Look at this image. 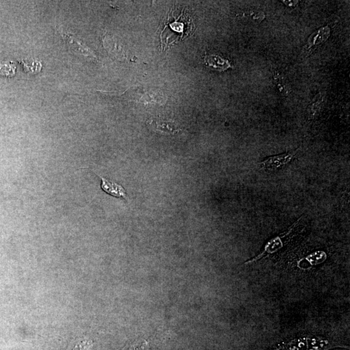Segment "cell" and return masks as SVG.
I'll return each instance as SVG.
<instances>
[{"label":"cell","instance_id":"6da1fadb","mask_svg":"<svg viewBox=\"0 0 350 350\" xmlns=\"http://www.w3.org/2000/svg\"><path fill=\"white\" fill-rule=\"evenodd\" d=\"M338 347H343V345L319 336H305L281 343L274 350H329Z\"/></svg>","mask_w":350,"mask_h":350},{"label":"cell","instance_id":"7a4b0ae2","mask_svg":"<svg viewBox=\"0 0 350 350\" xmlns=\"http://www.w3.org/2000/svg\"><path fill=\"white\" fill-rule=\"evenodd\" d=\"M300 219L298 221L295 222L285 232L281 233L280 235L268 241L265 246H264L263 249L261 251V252L258 255H257L256 257H254L250 260L245 262V265H251V264L256 263V262L260 260L263 257L265 258V257L269 256L270 255L274 254V253L281 250V248H283V246L285 245L286 242L289 241L290 235L293 232L294 229L296 228Z\"/></svg>","mask_w":350,"mask_h":350},{"label":"cell","instance_id":"3957f363","mask_svg":"<svg viewBox=\"0 0 350 350\" xmlns=\"http://www.w3.org/2000/svg\"><path fill=\"white\" fill-rule=\"evenodd\" d=\"M300 148L279 155L269 156L259 163V168L266 173H274L287 167L298 155Z\"/></svg>","mask_w":350,"mask_h":350},{"label":"cell","instance_id":"277c9868","mask_svg":"<svg viewBox=\"0 0 350 350\" xmlns=\"http://www.w3.org/2000/svg\"><path fill=\"white\" fill-rule=\"evenodd\" d=\"M62 38L68 44L67 45L71 47L72 50L77 53H79L83 56L87 57H94L93 53L88 49L87 47L84 46L80 41L75 39L72 35L67 34V33H61Z\"/></svg>","mask_w":350,"mask_h":350},{"label":"cell","instance_id":"5b68a950","mask_svg":"<svg viewBox=\"0 0 350 350\" xmlns=\"http://www.w3.org/2000/svg\"><path fill=\"white\" fill-rule=\"evenodd\" d=\"M102 180L101 188L108 194L114 196L116 197H123L126 199V193L125 189L120 184L112 182L111 180L103 177H101Z\"/></svg>","mask_w":350,"mask_h":350},{"label":"cell","instance_id":"8992f818","mask_svg":"<svg viewBox=\"0 0 350 350\" xmlns=\"http://www.w3.org/2000/svg\"><path fill=\"white\" fill-rule=\"evenodd\" d=\"M330 32H331L330 28L325 26V27L320 28V30L312 34L308 39L307 45L305 46L307 50L311 49L312 46L318 45L319 44L326 41L328 37H329Z\"/></svg>","mask_w":350,"mask_h":350},{"label":"cell","instance_id":"52a82bcc","mask_svg":"<svg viewBox=\"0 0 350 350\" xmlns=\"http://www.w3.org/2000/svg\"><path fill=\"white\" fill-rule=\"evenodd\" d=\"M207 67L216 70L217 71H225L228 68H230V63L227 60L222 59L221 57L211 55L206 56L204 59Z\"/></svg>","mask_w":350,"mask_h":350},{"label":"cell","instance_id":"ba28073f","mask_svg":"<svg viewBox=\"0 0 350 350\" xmlns=\"http://www.w3.org/2000/svg\"><path fill=\"white\" fill-rule=\"evenodd\" d=\"M21 63L23 64L25 71L28 73L35 74L41 71L42 65L37 60H34V59H32V60H23Z\"/></svg>","mask_w":350,"mask_h":350},{"label":"cell","instance_id":"9c48e42d","mask_svg":"<svg viewBox=\"0 0 350 350\" xmlns=\"http://www.w3.org/2000/svg\"><path fill=\"white\" fill-rule=\"evenodd\" d=\"M16 72V67L12 63H0V75L6 77H13Z\"/></svg>","mask_w":350,"mask_h":350},{"label":"cell","instance_id":"30bf717a","mask_svg":"<svg viewBox=\"0 0 350 350\" xmlns=\"http://www.w3.org/2000/svg\"><path fill=\"white\" fill-rule=\"evenodd\" d=\"M146 340H136L125 346L122 350H145L147 347Z\"/></svg>","mask_w":350,"mask_h":350},{"label":"cell","instance_id":"8fae6325","mask_svg":"<svg viewBox=\"0 0 350 350\" xmlns=\"http://www.w3.org/2000/svg\"><path fill=\"white\" fill-rule=\"evenodd\" d=\"M90 346V342L87 340H84L78 342L72 350H87Z\"/></svg>","mask_w":350,"mask_h":350},{"label":"cell","instance_id":"7c38bea8","mask_svg":"<svg viewBox=\"0 0 350 350\" xmlns=\"http://www.w3.org/2000/svg\"><path fill=\"white\" fill-rule=\"evenodd\" d=\"M282 2H284V4H285L286 6L288 7H292V6H295L297 4V1H294V3H292L294 1H281Z\"/></svg>","mask_w":350,"mask_h":350}]
</instances>
